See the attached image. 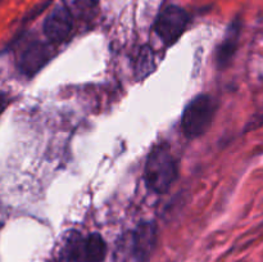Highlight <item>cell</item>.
<instances>
[{
  "instance_id": "6da1fadb",
  "label": "cell",
  "mask_w": 263,
  "mask_h": 262,
  "mask_svg": "<svg viewBox=\"0 0 263 262\" xmlns=\"http://www.w3.org/2000/svg\"><path fill=\"white\" fill-rule=\"evenodd\" d=\"M177 163L171 149L166 144L156 146L149 154L145 163L144 179L151 190L166 193L177 177Z\"/></svg>"
},
{
  "instance_id": "7a4b0ae2",
  "label": "cell",
  "mask_w": 263,
  "mask_h": 262,
  "mask_svg": "<svg viewBox=\"0 0 263 262\" xmlns=\"http://www.w3.org/2000/svg\"><path fill=\"white\" fill-rule=\"evenodd\" d=\"M215 116V100L207 94L195 97L182 113V130L187 138L203 135L212 125Z\"/></svg>"
},
{
  "instance_id": "3957f363",
  "label": "cell",
  "mask_w": 263,
  "mask_h": 262,
  "mask_svg": "<svg viewBox=\"0 0 263 262\" xmlns=\"http://www.w3.org/2000/svg\"><path fill=\"white\" fill-rule=\"evenodd\" d=\"M157 243V228L153 222H143L123 240L120 248L123 262H145Z\"/></svg>"
},
{
  "instance_id": "277c9868",
  "label": "cell",
  "mask_w": 263,
  "mask_h": 262,
  "mask_svg": "<svg viewBox=\"0 0 263 262\" xmlns=\"http://www.w3.org/2000/svg\"><path fill=\"white\" fill-rule=\"evenodd\" d=\"M189 14L182 8L170 5L164 8L158 15L154 25L157 35L167 45H172L184 33L189 23Z\"/></svg>"
},
{
  "instance_id": "5b68a950",
  "label": "cell",
  "mask_w": 263,
  "mask_h": 262,
  "mask_svg": "<svg viewBox=\"0 0 263 262\" xmlns=\"http://www.w3.org/2000/svg\"><path fill=\"white\" fill-rule=\"evenodd\" d=\"M73 28V18L66 7H57L44 22L45 36L53 43L66 40Z\"/></svg>"
},
{
  "instance_id": "8992f818",
  "label": "cell",
  "mask_w": 263,
  "mask_h": 262,
  "mask_svg": "<svg viewBox=\"0 0 263 262\" xmlns=\"http://www.w3.org/2000/svg\"><path fill=\"white\" fill-rule=\"evenodd\" d=\"M50 59V50L44 44H33L23 53L21 59V68L28 74L37 72Z\"/></svg>"
},
{
  "instance_id": "52a82bcc",
  "label": "cell",
  "mask_w": 263,
  "mask_h": 262,
  "mask_svg": "<svg viewBox=\"0 0 263 262\" xmlns=\"http://www.w3.org/2000/svg\"><path fill=\"white\" fill-rule=\"evenodd\" d=\"M239 33H240V23L236 21V22H234L233 26L229 28L222 44L218 46L217 53H216V63H217V66L220 67V68L228 66L231 62V59H233L234 54H235L236 51V48H238Z\"/></svg>"
},
{
  "instance_id": "ba28073f",
  "label": "cell",
  "mask_w": 263,
  "mask_h": 262,
  "mask_svg": "<svg viewBox=\"0 0 263 262\" xmlns=\"http://www.w3.org/2000/svg\"><path fill=\"white\" fill-rule=\"evenodd\" d=\"M84 238L77 231H71L64 238L59 249V262H84L82 258Z\"/></svg>"
},
{
  "instance_id": "9c48e42d",
  "label": "cell",
  "mask_w": 263,
  "mask_h": 262,
  "mask_svg": "<svg viewBox=\"0 0 263 262\" xmlns=\"http://www.w3.org/2000/svg\"><path fill=\"white\" fill-rule=\"evenodd\" d=\"M107 244L100 234L92 233L84 238V244H82L84 262H103L107 257Z\"/></svg>"
},
{
  "instance_id": "30bf717a",
  "label": "cell",
  "mask_w": 263,
  "mask_h": 262,
  "mask_svg": "<svg viewBox=\"0 0 263 262\" xmlns=\"http://www.w3.org/2000/svg\"><path fill=\"white\" fill-rule=\"evenodd\" d=\"M154 67V57L153 51L151 48L145 46L139 53L138 59H136V73L139 77H145L153 71Z\"/></svg>"
},
{
  "instance_id": "8fae6325",
  "label": "cell",
  "mask_w": 263,
  "mask_h": 262,
  "mask_svg": "<svg viewBox=\"0 0 263 262\" xmlns=\"http://www.w3.org/2000/svg\"><path fill=\"white\" fill-rule=\"evenodd\" d=\"M7 104H8L7 97H5V95H3V94H0V113L4 110V108L7 107Z\"/></svg>"
}]
</instances>
